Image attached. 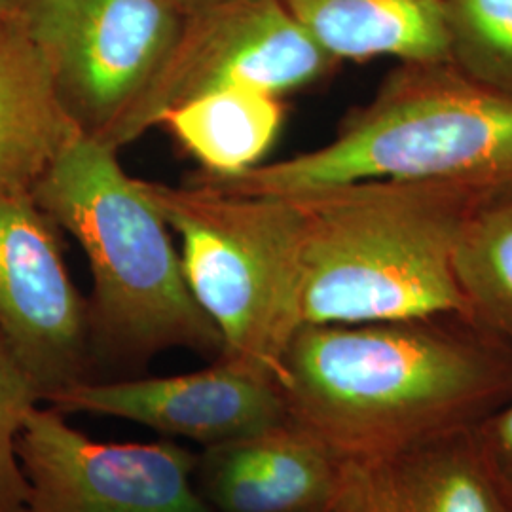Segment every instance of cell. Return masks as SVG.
Returning <instances> with one entry per match:
<instances>
[{
	"mask_svg": "<svg viewBox=\"0 0 512 512\" xmlns=\"http://www.w3.org/2000/svg\"><path fill=\"white\" fill-rule=\"evenodd\" d=\"M73 2L74 0H16L35 33L55 23L73 6Z\"/></svg>",
	"mask_w": 512,
	"mask_h": 512,
	"instance_id": "cell-20",
	"label": "cell"
},
{
	"mask_svg": "<svg viewBox=\"0 0 512 512\" xmlns=\"http://www.w3.org/2000/svg\"><path fill=\"white\" fill-rule=\"evenodd\" d=\"M340 459L293 423L228 444L203 458V482L222 512H327Z\"/></svg>",
	"mask_w": 512,
	"mask_h": 512,
	"instance_id": "cell-13",
	"label": "cell"
},
{
	"mask_svg": "<svg viewBox=\"0 0 512 512\" xmlns=\"http://www.w3.org/2000/svg\"><path fill=\"white\" fill-rule=\"evenodd\" d=\"M454 270L469 323L512 355V188L486 200L467 220Z\"/></svg>",
	"mask_w": 512,
	"mask_h": 512,
	"instance_id": "cell-16",
	"label": "cell"
},
{
	"mask_svg": "<svg viewBox=\"0 0 512 512\" xmlns=\"http://www.w3.org/2000/svg\"><path fill=\"white\" fill-rule=\"evenodd\" d=\"M82 131L16 0L0 6V194H31Z\"/></svg>",
	"mask_w": 512,
	"mask_h": 512,
	"instance_id": "cell-12",
	"label": "cell"
},
{
	"mask_svg": "<svg viewBox=\"0 0 512 512\" xmlns=\"http://www.w3.org/2000/svg\"><path fill=\"white\" fill-rule=\"evenodd\" d=\"M471 431L385 458L342 461L327 512H512Z\"/></svg>",
	"mask_w": 512,
	"mask_h": 512,
	"instance_id": "cell-11",
	"label": "cell"
},
{
	"mask_svg": "<svg viewBox=\"0 0 512 512\" xmlns=\"http://www.w3.org/2000/svg\"><path fill=\"white\" fill-rule=\"evenodd\" d=\"M283 118L279 95L236 86L167 110L158 126H164L205 173L236 175L260 165Z\"/></svg>",
	"mask_w": 512,
	"mask_h": 512,
	"instance_id": "cell-15",
	"label": "cell"
},
{
	"mask_svg": "<svg viewBox=\"0 0 512 512\" xmlns=\"http://www.w3.org/2000/svg\"><path fill=\"white\" fill-rule=\"evenodd\" d=\"M338 65L283 0H215L184 16L158 71L99 143L128 147L164 112L207 93L249 86L281 97Z\"/></svg>",
	"mask_w": 512,
	"mask_h": 512,
	"instance_id": "cell-6",
	"label": "cell"
},
{
	"mask_svg": "<svg viewBox=\"0 0 512 512\" xmlns=\"http://www.w3.org/2000/svg\"><path fill=\"white\" fill-rule=\"evenodd\" d=\"M88 258L93 353L147 363L167 349L219 359L222 338L184 279L171 228L118 150L80 133L33 190Z\"/></svg>",
	"mask_w": 512,
	"mask_h": 512,
	"instance_id": "cell-4",
	"label": "cell"
},
{
	"mask_svg": "<svg viewBox=\"0 0 512 512\" xmlns=\"http://www.w3.org/2000/svg\"><path fill=\"white\" fill-rule=\"evenodd\" d=\"M363 181L512 188V95L452 63H399L325 147L186 183L234 196H294Z\"/></svg>",
	"mask_w": 512,
	"mask_h": 512,
	"instance_id": "cell-3",
	"label": "cell"
},
{
	"mask_svg": "<svg viewBox=\"0 0 512 512\" xmlns=\"http://www.w3.org/2000/svg\"><path fill=\"white\" fill-rule=\"evenodd\" d=\"M18 456L29 482L21 512H211L192 484L198 458L171 440L97 442L38 404Z\"/></svg>",
	"mask_w": 512,
	"mask_h": 512,
	"instance_id": "cell-7",
	"label": "cell"
},
{
	"mask_svg": "<svg viewBox=\"0 0 512 512\" xmlns=\"http://www.w3.org/2000/svg\"><path fill=\"white\" fill-rule=\"evenodd\" d=\"M10 0H0V6H4V4H8Z\"/></svg>",
	"mask_w": 512,
	"mask_h": 512,
	"instance_id": "cell-22",
	"label": "cell"
},
{
	"mask_svg": "<svg viewBox=\"0 0 512 512\" xmlns=\"http://www.w3.org/2000/svg\"><path fill=\"white\" fill-rule=\"evenodd\" d=\"M61 414L133 421L207 448L289 423L281 387L268 374L228 359L198 372L124 382H80L46 403Z\"/></svg>",
	"mask_w": 512,
	"mask_h": 512,
	"instance_id": "cell-10",
	"label": "cell"
},
{
	"mask_svg": "<svg viewBox=\"0 0 512 512\" xmlns=\"http://www.w3.org/2000/svg\"><path fill=\"white\" fill-rule=\"evenodd\" d=\"M42 404L33 378L0 334V512H21L29 482L18 456V440L29 414Z\"/></svg>",
	"mask_w": 512,
	"mask_h": 512,
	"instance_id": "cell-18",
	"label": "cell"
},
{
	"mask_svg": "<svg viewBox=\"0 0 512 512\" xmlns=\"http://www.w3.org/2000/svg\"><path fill=\"white\" fill-rule=\"evenodd\" d=\"M209 2H215V0H173V4H175L183 14H190V12L202 8V6L209 4Z\"/></svg>",
	"mask_w": 512,
	"mask_h": 512,
	"instance_id": "cell-21",
	"label": "cell"
},
{
	"mask_svg": "<svg viewBox=\"0 0 512 512\" xmlns=\"http://www.w3.org/2000/svg\"><path fill=\"white\" fill-rule=\"evenodd\" d=\"M450 63L512 95V0H442Z\"/></svg>",
	"mask_w": 512,
	"mask_h": 512,
	"instance_id": "cell-17",
	"label": "cell"
},
{
	"mask_svg": "<svg viewBox=\"0 0 512 512\" xmlns=\"http://www.w3.org/2000/svg\"><path fill=\"white\" fill-rule=\"evenodd\" d=\"M143 188L181 238L188 289L222 338L219 359L279 384L281 359L302 327L300 215L287 196H234L194 184Z\"/></svg>",
	"mask_w": 512,
	"mask_h": 512,
	"instance_id": "cell-5",
	"label": "cell"
},
{
	"mask_svg": "<svg viewBox=\"0 0 512 512\" xmlns=\"http://www.w3.org/2000/svg\"><path fill=\"white\" fill-rule=\"evenodd\" d=\"M495 194L461 184L363 181L287 196L300 215L302 325L469 323L456 247L467 220Z\"/></svg>",
	"mask_w": 512,
	"mask_h": 512,
	"instance_id": "cell-2",
	"label": "cell"
},
{
	"mask_svg": "<svg viewBox=\"0 0 512 512\" xmlns=\"http://www.w3.org/2000/svg\"><path fill=\"white\" fill-rule=\"evenodd\" d=\"M0 334L42 404L86 380L93 355L88 300L65 266L54 220L31 194H0Z\"/></svg>",
	"mask_w": 512,
	"mask_h": 512,
	"instance_id": "cell-8",
	"label": "cell"
},
{
	"mask_svg": "<svg viewBox=\"0 0 512 512\" xmlns=\"http://www.w3.org/2000/svg\"><path fill=\"white\" fill-rule=\"evenodd\" d=\"M184 16L173 0H74L33 35L80 131L101 141L169 54Z\"/></svg>",
	"mask_w": 512,
	"mask_h": 512,
	"instance_id": "cell-9",
	"label": "cell"
},
{
	"mask_svg": "<svg viewBox=\"0 0 512 512\" xmlns=\"http://www.w3.org/2000/svg\"><path fill=\"white\" fill-rule=\"evenodd\" d=\"M289 423L340 461L475 429L512 393V355L442 319L302 325L281 359Z\"/></svg>",
	"mask_w": 512,
	"mask_h": 512,
	"instance_id": "cell-1",
	"label": "cell"
},
{
	"mask_svg": "<svg viewBox=\"0 0 512 512\" xmlns=\"http://www.w3.org/2000/svg\"><path fill=\"white\" fill-rule=\"evenodd\" d=\"M471 433L480 458L512 501V393Z\"/></svg>",
	"mask_w": 512,
	"mask_h": 512,
	"instance_id": "cell-19",
	"label": "cell"
},
{
	"mask_svg": "<svg viewBox=\"0 0 512 512\" xmlns=\"http://www.w3.org/2000/svg\"><path fill=\"white\" fill-rule=\"evenodd\" d=\"M283 2L340 63L378 57L399 63H450L442 0Z\"/></svg>",
	"mask_w": 512,
	"mask_h": 512,
	"instance_id": "cell-14",
	"label": "cell"
}]
</instances>
